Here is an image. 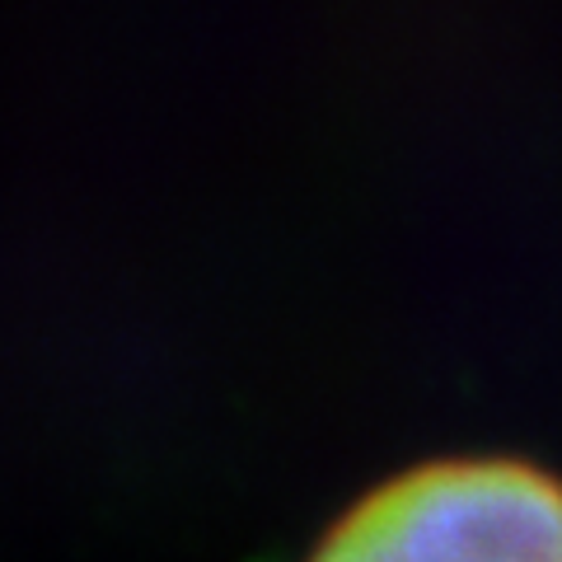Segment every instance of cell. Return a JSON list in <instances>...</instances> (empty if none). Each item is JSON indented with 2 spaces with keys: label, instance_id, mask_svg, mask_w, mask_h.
Returning <instances> with one entry per match:
<instances>
[{
  "label": "cell",
  "instance_id": "obj_1",
  "mask_svg": "<svg viewBox=\"0 0 562 562\" xmlns=\"http://www.w3.org/2000/svg\"><path fill=\"white\" fill-rule=\"evenodd\" d=\"M305 562H562V479L516 454H446L394 473Z\"/></svg>",
  "mask_w": 562,
  "mask_h": 562
}]
</instances>
